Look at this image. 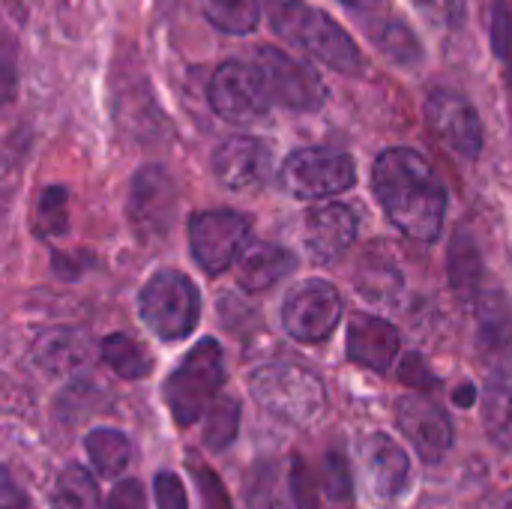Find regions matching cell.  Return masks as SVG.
Returning a JSON list of instances; mask_svg holds the SVG:
<instances>
[{
	"instance_id": "cell-20",
	"label": "cell",
	"mask_w": 512,
	"mask_h": 509,
	"mask_svg": "<svg viewBox=\"0 0 512 509\" xmlns=\"http://www.w3.org/2000/svg\"><path fill=\"white\" fill-rule=\"evenodd\" d=\"M450 282L462 303L477 306L486 297V267L477 240L462 228L450 243Z\"/></svg>"
},
{
	"instance_id": "cell-2",
	"label": "cell",
	"mask_w": 512,
	"mask_h": 509,
	"mask_svg": "<svg viewBox=\"0 0 512 509\" xmlns=\"http://www.w3.org/2000/svg\"><path fill=\"white\" fill-rule=\"evenodd\" d=\"M267 15H270L273 30L282 39L309 51L312 57L327 63L330 69L345 72V75H363L366 72V60H363L357 42L324 9L309 6L303 0H270Z\"/></svg>"
},
{
	"instance_id": "cell-27",
	"label": "cell",
	"mask_w": 512,
	"mask_h": 509,
	"mask_svg": "<svg viewBox=\"0 0 512 509\" xmlns=\"http://www.w3.org/2000/svg\"><path fill=\"white\" fill-rule=\"evenodd\" d=\"M51 509H99V489L90 471L81 465L63 468L51 492Z\"/></svg>"
},
{
	"instance_id": "cell-12",
	"label": "cell",
	"mask_w": 512,
	"mask_h": 509,
	"mask_svg": "<svg viewBox=\"0 0 512 509\" xmlns=\"http://www.w3.org/2000/svg\"><path fill=\"white\" fill-rule=\"evenodd\" d=\"M426 123L435 132V138L459 159H477L483 153L480 114L459 90H432L426 99Z\"/></svg>"
},
{
	"instance_id": "cell-7",
	"label": "cell",
	"mask_w": 512,
	"mask_h": 509,
	"mask_svg": "<svg viewBox=\"0 0 512 509\" xmlns=\"http://www.w3.org/2000/svg\"><path fill=\"white\" fill-rule=\"evenodd\" d=\"M267 84V93L276 105L291 108V111H318L327 99V87L321 81V75L303 63L300 57H294L291 51L264 45L255 51L252 60Z\"/></svg>"
},
{
	"instance_id": "cell-35",
	"label": "cell",
	"mask_w": 512,
	"mask_h": 509,
	"mask_svg": "<svg viewBox=\"0 0 512 509\" xmlns=\"http://www.w3.org/2000/svg\"><path fill=\"white\" fill-rule=\"evenodd\" d=\"M324 492L333 501H348L351 498V471H348V465H345V459L339 453H330L327 456V465H324Z\"/></svg>"
},
{
	"instance_id": "cell-28",
	"label": "cell",
	"mask_w": 512,
	"mask_h": 509,
	"mask_svg": "<svg viewBox=\"0 0 512 509\" xmlns=\"http://www.w3.org/2000/svg\"><path fill=\"white\" fill-rule=\"evenodd\" d=\"M372 42H375L390 60H396L399 66H417V63L423 60V45H420V39L414 36V30H411L408 24H402V21H396V18L378 21V24L372 27Z\"/></svg>"
},
{
	"instance_id": "cell-11",
	"label": "cell",
	"mask_w": 512,
	"mask_h": 509,
	"mask_svg": "<svg viewBox=\"0 0 512 509\" xmlns=\"http://www.w3.org/2000/svg\"><path fill=\"white\" fill-rule=\"evenodd\" d=\"M360 474L369 501L378 509H399L411 486V462L387 435H369L360 444Z\"/></svg>"
},
{
	"instance_id": "cell-26",
	"label": "cell",
	"mask_w": 512,
	"mask_h": 509,
	"mask_svg": "<svg viewBox=\"0 0 512 509\" xmlns=\"http://www.w3.org/2000/svg\"><path fill=\"white\" fill-rule=\"evenodd\" d=\"M201 9L213 27L231 36L252 33L261 21V3L258 0H201Z\"/></svg>"
},
{
	"instance_id": "cell-40",
	"label": "cell",
	"mask_w": 512,
	"mask_h": 509,
	"mask_svg": "<svg viewBox=\"0 0 512 509\" xmlns=\"http://www.w3.org/2000/svg\"><path fill=\"white\" fill-rule=\"evenodd\" d=\"M0 509H33V507H30V501L24 498V492H21V489H15V483H12L9 477L3 480Z\"/></svg>"
},
{
	"instance_id": "cell-42",
	"label": "cell",
	"mask_w": 512,
	"mask_h": 509,
	"mask_svg": "<svg viewBox=\"0 0 512 509\" xmlns=\"http://www.w3.org/2000/svg\"><path fill=\"white\" fill-rule=\"evenodd\" d=\"M345 6H354V9H375L381 6V0H342Z\"/></svg>"
},
{
	"instance_id": "cell-32",
	"label": "cell",
	"mask_w": 512,
	"mask_h": 509,
	"mask_svg": "<svg viewBox=\"0 0 512 509\" xmlns=\"http://www.w3.org/2000/svg\"><path fill=\"white\" fill-rule=\"evenodd\" d=\"M492 48L512 90V9L504 0H498L492 9Z\"/></svg>"
},
{
	"instance_id": "cell-34",
	"label": "cell",
	"mask_w": 512,
	"mask_h": 509,
	"mask_svg": "<svg viewBox=\"0 0 512 509\" xmlns=\"http://www.w3.org/2000/svg\"><path fill=\"white\" fill-rule=\"evenodd\" d=\"M189 468L195 474V483H198V492H201V507L204 509H231L228 501V492L222 486V480L198 459H189Z\"/></svg>"
},
{
	"instance_id": "cell-41",
	"label": "cell",
	"mask_w": 512,
	"mask_h": 509,
	"mask_svg": "<svg viewBox=\"0 0 512 509\" xmlns=\"http://www.w3.org/2000/svg\"><path fill=\"white\" fill-rule=\"evenodd\" d=\"M474 399H477V390H474L471 384H465V387L456 393V402H459L462 408H471V405H474Z\"/></svg>"
},
{
	"instance_id": "cell-25",
	"label": "cell",
	"mask_w": 512,
	"mask_h": 509,
	"mask_svg": "<svg viewBox=\"0 0 512 509\" xmlns=\"http://www.w3.org/2000/svg\"><path fill=\"white\" fill-rule=\"evenodd\" d=\"M87 447V456L93 462V468L102 474V477H117L120 471H126L129 465V438L117 429H93L84 441Z\"/></svg>"
},
{
	"instance_id": "cell-36",
	"label": "cell",
	"mask_w": 512,
	"mask_h": 509,
	"mask_svg": "<svg viewBox=\"0 0 512 509\" xmlns=\"http://www.w3.org/2000/svg\"><path fill=\"white\" fill-rule=\"evenodd\" d=\"M153 492H156V507L159 509H189L186 489H183V483L177 480V474H171V471L156 474Z\"/></svg>"
},
{
	"instance_id": "cell-9",
	"label": "cell",
	"mask_w": 512,
	"mask_h": 509,
	"mask_svg": "<svg viewBox=\"0 0 512 509\" xmlns=\"http://www.w3.org/2000/svg\"><path fill=\"white\" fill-rule=\"evenodd\" d=\"M252 222L237 210H207L189 222V249L198 267L210 276L231 267V261L246 249Z\"/></svg>"
},
{
	"instance_id": "cell-31",
	"label": "cell",
	"mask_w": 512,
	"mask_h": 509,
	"mask_svg": "<svg viewBox=\"0 0 512 509\" xmlns=\"http://www.w3.org/2000/svg\"><path fill=\"white\" fill-rule=\"evenodd\" d=\"M66 189L51 186L39 195L36 204V231L42 237H63L69 231V207H66Z\"/></svg>"
},
{
	"instance_id": "cell-18",
	"label": "cell",
	"mask_w": 512,
	"mask_h": 509,
	"mask_svg": "<svg viewBox=\"0 0 512 509\" xmlns=\"http://www.w3.org/2000/svg\"><path fill=\"white\" fill-rule=\"evenodd\" d=\"M93 348L75 327H48L33 342V360L48 375H72L87 366Z\"/></svg>"
},
{
	"instance_id": "cell-4",
	"label": "cell",
	"mask_w": 512,
	"mask_h": 509,
	"mask_svg": "<svg viewBox=\"0 0 512 509\" xmlns=\"http://www.w3.org/2000/svg\"><path fill=\"white\" fill-rule=\"evenodd\" d=\"M255 402L282 423L306 426L324 411V384L303 366L270 363L249 378Z\"/></svg>"
},
{
	"instance_id": "cell-30",
	"label": "cell",
	"mask_w": 512,
	"mask_h": 509,
	"mask_svg": "<svg viewBox=\"0 0 512 509\" xmlns=\"http://www.w3.org/2000/svg\"><path fill=\"white\" fill-rule=\"evenodd\" d=\"M240 432V405L237 399L219 396L216 405L207 408V423H204V444L210 450H225Z\"/></svg>"
},
{
	"instance_id": "cell-38",
	"label": "cell",
	"mask_w": 512,
	"mask_h": 509,
	"mask_svg": "<svg viewBox=\"0 0 512 509\" xmlns=\"http://www.w3.org/2000/svg\"><path fill=\"white\" fill-rule=\"evenodd\" d=\"M411 3L435 21H453L459 12V0H411Z\"/></svg>"
},
{
	"instance_id": "cell-29",
	"label": "cell",
	"mask_w": 512,
	"mask_h": 509,
	"mask_svg": "<svg viewBox=\"0 0 512 509\" xmlns=\"http://www.w3.org/2000/svg\"><path fill=\"white\" fill-rule=\"evenodd\" d=\"M480 312V345L486 351H501L512 345V315L501 294H486L477 303Z\"/></svg>"
},
{
	"instance_id": "cell-24",
	"label": "cell",
	"mask_w": 512,
	"mask_h": 509,
	"mask_svg": "<svg viewBox=\"0 0 512 509\" xmlns=\"http://www.w3.org/2000/svg\"><path fill=\"white\" fill-rule=\"evenodd\" d=\"M483 423L489 438L512 453V381L495 378L483 393Z\"/></svg>"
},
{
	"instance_id": "cell-21",
	"label": "cell",
	"mask_w": 512,
	"mask_h": 509,
	"mask_svg": "<svg viewBox=\"0 0 512 509\" xmlns=\"http://www.w3.org/2000/svg\"><path fill=\"white\" fill-rule=\"evenodd\" d=\"M291 474L279 459H258L246 477V507L249 509H288Z\"/></svg>"
},
{
	"instance_id": "cell-5",
	"label": "cell",
	"mask_w": 512,
	"mask_h": 509,
	"mask_svg": "<svg viewBox=\"0 0 512 509\" xmlns=\"http://www.w3.org/2000/svg\"><path fill=\"white\" fill-rule=\"evenodd\" d=\"M144 324L165 342L186 339L201 318V294L195 282L177 270H159L138 294Z\"/></svg>"
},
{
	"instance_id": "cell-37",
	"label": "cell",
	"mask_w": 512,
	"mask_h": 509,
	"mask_svg": "<svg viewBox=\"0 0 512 509\" xmlns=\"http://www.w3.org/2000/svg\"><path fill=\"white\" fill-rule=\"evenodd\" d=\"M105 509H147V501H144V489L138 480H123L114 486L111 498Z\"/></svg>"
},
{
	"instance_id": "cell-14",
	"label": "cell",
	"mask_w": 512,
	"mask_h": 509,
	"mask_svg": "<svg viewBox=\"0 0 512 509\" xmlns=\"http://www.w3.org/2000/svg\"><path fill=\"white\" fill-rule=\"evenodd\" d=\"M396 423L405 432V438L414 444L423 462H441L447 450L453 447V423L444 414L441 405H435L426 396H405L396 405Z\"/></svg>"
},
{
	"instance_id": "cell-1",
	"label": "cell",
	"mask_w": 512,
	"mask_h": 509,
	"mask_svg": "<svg viewBox=\"0 0 512 509\" xmlns=\"http://www.w3.org/2000/svg\"><path fill=\"white\" fill-rule=\"evenodd\" d=\"M372 192L387 219L417 243H435L447 216V189L435 165L408 147H390L372 168Z\"/></svg>"
},
{
	"instance_id": "cell-8",
	"label": "cell",
	"mask_w": 512,
	"mask_h": 509,
	"mask_svg": "<svg viewBox=\"0 0 512 509\" xmlns=\"http://www.w3.org/2000/svg\"><path fill=\"white\" fill-rule=\"evenodd\" d=\"M210 105L228 123H255L270 114V93L255 63L228 60L210 78Z\"/></svg>"
},
{
	"instance_id": "cell-16",
	"label": "cell",
	"mask_w": 512,
	"mask_h": 509,
	"mask_svg": "<svg viewBox=\"0 0 512 509\" xmlns=\"http://www.w3.org/2000/svg\"><path fill=\"white\" fill-rule=\"evenodd\" d=\"M306 249L318 264L339 261L357 240V216L345 204H321L306 216Z\"/></svg>"
},
{
	"instance_id": "cell-6",
	"label": "cell",
	"mask_w": 512,
	"mask_h": 509,
	"mask_svg": "<svg viewBox=\"0 0 512 509\" xmlns=\"http://www.w3.org/2000/svg\"><path fill=\"white\" fill-rule=\"evenodd\" d=\"M357 183V165L348 153L330 147L294 150L282 165V186L300 201H321Z\"/></svg>"
},
{
	"instance_id": "cell-3",
	"label": "cell",
	"mask_w": 512,
	"mask_h": 509,
	"mask_svg": "<svg viewBox=\"0 0 512 509\" xmlns=\"http://www.w3.org/2000/svg\"><path fill=\"white\" fill-rule=\"evenodd\" d=\"M225 381V360L216 339H201L165 381V402L177 426L198 423Z\"/></svg>"
},
{
	"instance_id": "cell-22",
	"label": "cell",
	"mask_w": 512,
	"mask_h": 509,
	"mask_svg": "<svg viewBox=\"0 0 512 509\" xmlns=\"http://www.w3.org/2000/svg\"><path fill=\"white\" fill-rule=\"evenodd\" d=\"M354 282H357V291L372 303H393L402 294V285H405L399 267L381 252H366L363 255Z\"/></svg>"
},
{
	"instance_id": "cell-19",
	"label": "cell",
	"mask_w": 512,
	"mask_h": 509,
	"mask_svg": "<svg viewBox=\"0 0 512 509\" xmlns=\"http://www.w3.org/2000/svg\"><path fill=\"white\" fill-rule=\"evenodd\" d=\"M294 270V255L276 243H246L237 261V279L246 291H270Z\"/></svg>"
},
{
	"instance_id": "cell-10",
	"label": "cell",
	"mask_w": 512,
	"mask_h": 509,
	"mask_svg": "<svg viewBox=\"0 0 512 509\" xmlns=\"http://www.w3.org/2000/svg\"><path fill=\"white\" fill-rule=\"evenodd\" d=\"M342 318V297L324 279H306L291 288L282 303V324L291 339L315 345L324 342Z\"/></svg>"
},
{
	"instance_id": "cell-23",
	"label": "cell",
	"mask_w": 512,
	"mask_h": 509,
	"mask_svg": "<svg viewBox=\"0 0 512 509\" xmlns=\"http://www.w3.org/2000/svg\"><path fill=\"white\" fill-rule=\"evenodd\" d=\"M99 354H102L105 366H108L111 372H117L120 378H126V381L147 378L150 369H153L150 354H147L132 336H123V333L105 336L102 345H99Z\"/></svg>"
},
{
	"instance_id": "cell-33",
	"label": "cell",
	"mask_w": 512,
	"mask_h": 509,
	"mask_svg": "<svg viewBox=\"0 0 512 509\" xmlns=\"http://www.w3.org/2000/svg\"><path fill=\"white\" fill-rule=\"evenodd\" d=\"M291 495L297 509H318V480L306 459H291Z\"/></svg>"
},
{
	"instance_id": "cell-17",
	"label": "cell",
	"mask_w": 512,
	"mask_h": 509,
	"mask_svg": "<svg viewBox=\"0 0 512 509\" xmlns=\"http://www.w3.org/2000/svg\"><path fill=\"white\" fill-rule=\"evenodd\" d=\"M399 354V333L378 315H354L348 327V357L372 372H387Z\"/></svg>"
},
{
	"instance_id": "cell-13",
	"label": "cell",
	"mask_w": 512,
	"mask_h": 509,
	"mask_svg": "<svg viewBox=\"0 0 512 509\" xmlns=\"http://www.w3.org/2000/svg\"><path fill=\"white\" fill-rule=\"evenodd\" d=\"M129 222L144 240H156L171 231L177 216V186L162 165H144L129 189Z\"/></svg>"
},
{
	"instance_id": "cell-39",
	"label": "cell",
	"mask_w": 512,
	"mask_h": 509,
	"mask_svg": "<svg viewBox=\"0 0 512 509\" xmlns=\"http://www.w3.org/2000/svg\"><path fill=\"white\" fill-rule=\"evenodd\" d=\"M402 381L417 384V387H429V384H435V378L423 369V363H420L417 357L405 360V366H402Z\"/></svg>"
},
{
	"instance_id": "cell-15",
	"label": "cell",
	"mask_w": 512,
	"mask_h": 509,
	"mask_svg": "<svg viewBox=\"0 0 512 509\" xmlns=\"http://www.w3.org/2000/svg\"><path fill=\"white\" fill-rule=\"evenodd\" d=\"M273 165V153L261 138L228 135L213 153V174L225 189H252L258 186Z\"/></svg>"
}]
</instances>
